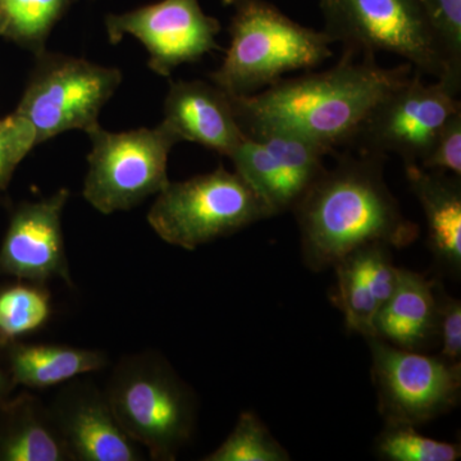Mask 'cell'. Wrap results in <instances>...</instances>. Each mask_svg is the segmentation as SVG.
Masks as SVG:
<instances>
[{"label": "cell", "instance_id": "obj_3", "mask_svg": "<svg viewBox=\"0 0 461 461\" xmlns=\"http://www.w3.org/2000/svg\"><path fill=\"white\" fill-rule=\"evenodd\" d=\"M104 393L121 429L151 460L177 459L195 435L198 397L157 351L123 357Z\"/></svg>", "mask_w": 461, "mask_h": 461}, {"label": "cell", "instance_id": "obj_7", "mask_svg": "<svg viewBox=\"0 0 461 461\" xmlns=\"http://www.w3.org/2000/svg\"><path fill=\"white\" fill-rule=\"evenodd\" d=\"M122 78L115 67L45 50L35 56V66L14 112L32 124L38 145L71 130L87 133L100 126V112Z\"/></svg>", "mask_w": 461, "mask_h": 461}, {"label": "cell", "instance_id": "obj_4", "mask_svg": "<svg viewBox=\"0 0 461 461\" xmlns=\"http://www.w3.org/2000/svg\"><path fill=\"white\" fill-rule=\"evenodd\" d=\"M230 20V47L209 75L229 95H253L288 72L312 69L332 57V39L299 25L266 0H239Z\"/></svg>", "mask_w": 461, "mask_h": 461}, {"label": "cell", "instance_id": "obj_11", "mask_svg": "<svg viewBox=\"0 0 461 461\" xmlns=\"http://www.w3.org/2000/svg\"><path fill=\"white\" fill-rule=\"evenodd\" d=\"M105 30L111 44L131 35L149 53L148 67L168 77L177 67L195 63L220 50L221 23L203 11L199 0H160L153 5L108 14Z\"/></svg>", "mask_w": 461, "mask_h": 461}, {"label": "cell", "instance_id": "obj_32", "mask_svg": "<svg viewBox=\"0 0 461 461\" xmlns=\"http://www.w3.org/2000/svg\"><path fill=\"white\" fill-rule=\"evenodd\" d=\"M3 388H5V379H3L2 375H0V395H2Z\"/></svg>", "mask_w": 461, "mask_h": 461}, {"label": "cell", "instance_id": "obj_20", "mask_svg": "<svg viewBox=\"0 0 461 461\" xmlns=\"http://www.w3.org/2000/svg\"><path fill=\"white\" fill-rule=\"evenodd\" d=\"M75 0H0V36L39 54Z\"/></svg>", "mask_w": 461, "mask_h": 461}, {"label": "cell", "instance_id": "obj_18", "mask_svg": "<svg viewBox=\"0 0 461 461\" xmlns=\"http://www.w3.org/2000/svg\"><path fill=\"white\" fill-rule=\"evenodd\" d=\"M0 460L71 461L50 411L38 397L23 395L5 409Z\"/></svg>", "mask_w": 461, "mask_h": 461}, {"label": "cell", "instance_id": "obj_23", "mask_svg": "<svg viewBox=\"0 0 461 461\" xmlns=\"http://www.w3.org/2000/svg\"><path fill=\"white\" fill-rule=\"evenodd\" d=\"M204 461H288L290 454L253 411L240 414L235 429Z\"/></svg>", "mask_w": 461, "mask_h": 461}, {"label": "cell", "instance_id": "obj_28", "mask_svg": "<svg viewBox=\"0 0 461 461\" xmlns=\"http://www.w3.org/2000/svg\"><path fill=\"white\" fill-rule=\"evenodd\" d=\"M393 248L382 242H372L351 251L371 287L379 309L386 304L397 285L399 268L393 262Z\"/></svg>", "mask_w": 461, "mask_h": 461}, {"label": "cell", "instance_id": "obj_22", "mask_svg": "<svg viewBox=\"0 0 461 461\" xmlns=\"http://www.w3.org/2000/svg\"><path fill=\"white\" fill-rule=\"evenodd\" d=\"M333 268L338 285L332 295V304L344 314L346 329L366 339L375 338L379 306L357 260L348 254Z\"/></svg>", "mask_w": 461, "mask_h": 461}, {"label": "cell", "instance_id": "obj_31", "mask_svg": "<svg viewBox=\"0 0 461 461\" xmlns=\"http://www.w3.org/2000/svg\"><path fill=\"white\" fill-rule=\"evenodd\" d=\"M239 0H222L223 5H235L236 3H238Z\"/></svg>", "mask_w": 461, "mask_h": 461}, {"label": "cell", "instance_id": "obj_5", "mask_svg": "<svg viewBox=\"0 0 461 461\" xmlns=\"http://www.w3.org/2000/svg\"><path fill=\"white\" fill-rule=\"evenodd\" d=\"M275 217L257 191L222 165L186 181L169 182L157 195L148 223L167 244L193 251Z\"/></svg>", "mask_w": 461, "mask_h": 461}, {"label": "cell", "instance_id": "obj_16", "mask_svg": "<svg viewBox=\"0 0 461 461\" xmlns=\"http://www.w3.org/2000/svg\"><path fill=\"white\" fill-rule=\"evenodd\" d=\"M438 290L426 276L399 268L397 285L375 318V338L405 350L429 348L437 336Z\"/></svg>", "mask_w": 461, "mask_h": 461}, {"label": "cell", "instance_id": "obj_27", "mask_svg": "<svg viewBox=\"0 0 461 461\" xmlns=\"http://www.w3.org/2000/svg\"><path fill=\"white\" fill-rule=\"evenodd\" d=\"M35 147V130L23 115L14 112L0 118V191L7 190L17 167Z\"/></svg>", "mask_w": 461, "mask_h": 461}, {"label": "cell", "instance_id": "obj_17", "mask_svg": "<svg viewBox=\"0 0 461 461\" xmlns=\"http://www.w3.org/2000/svg\"><path fill=\"white\" fill-rule=\"evenodd\" d=\"M104 351L57 344H9V368L16 384L45 390L107 366Z\"/></svg>", "mask_w": 461, "mask_h": 461}, {"label": "cell", "instance_id": "obj_30", "mask_svg": "<svg viewBox=\"0 0 461 461\" xmlns=\"http://www.w3.org/2000/svg\"><path fill=\"white\" fill-rule=\"evenodd\" d=\"M437 336L441 342L439 357L450 362L461 357V302L438 290V321Z\"/></svg>", "mask_w": 461, "mask_h": 461}, {"label": "cell", "instance_id": "obj_25", "mask_svg": "<svg viewBox=\"0 0 461 461\" xmlns=\"http://www.w3.org/2000/svg\"><path fill=\"white\" fill-rule=\"evenodd\" d=\"M230 159L235 172L257 191L258 195L268 204L273 214L287 212L280 171L266 147L256 139L245 136Z\"/></svg>", "mask_w": 461, "mask_h": 461}, {"label": "cell", "instance_id": "obj_12", "mask_svg": "<svg viewBox=\"0 0 461 461\" xmlns=\"http://www.w3.org/2000/svg\"><path fill=\"white\" fill-rule=\"evenodd\" d=\"M68 199L69 190L62 187L50 198L14 209L0 248V275L44 285L60 278L72 286L62 230Z\"/></svg>", "mask_w": 461, "mask_h": 461}, {"label": "cell", "instance_id": "obj_1", "mask_svg": "<svg viewBox=\"0 0 461 461\" xmlns=\"http://www.w3.org/2000/svg\"><path fill=\"white\" fill-rule=\"evenodd\" d=\"M345 50L338 65L327 71L281 78L253 95H230L245 135L267 130L295 133L327 154L357 142L379 100L411 75L405 65L384 68L375 54Z\"/></svg>", "mask_w": 461, "mask_h": 461}, {"label": "cell", "instance_id": "obj_13", "mask_svg": "<svg viewBox=\"0 0 461 461\" xmlns=\"http://www.w3.org/2000/svg\"><path fill=\"white\" fill-rule=\"evenodd\" d=\"M50 411L71 461H140L141 447L115 420L104 390L89 379L63 384Z\"/></svg>", "mask_w": 461, "mask_h": 461}, {"label": "cell", "instance_id": "obj_6", "mask_svg": "<svg viewBox=\"0 0 461 461\" xmlns=\"http://www.w3.org/2000/svg\"><path fill=\"white\" fill-rule=\"evenodd\" d=\"M323 32L345 50L403 58L420 74L435 76L460 91L420 0H321Z\"/></svg>", "mask_w": 461, "mask_h": 461}, {"label": "cell", "instance_id": "obj_14", "mask_svg": "<svg viewBox=\"0 0 461 461\" xmlns=\"http://www.w3.org/2000/svg\"><path fill=\"white\" fill-rule=\"evenodd\" d=\"M162 123L178 142H196L229 158L247 136L240 127L229 94L204 81L169 84Z\"/></svg>", "mask_w": 461, "mask_h": 461}, {"label": "cell", "instance_id": "obj_15", "mask_svg": "<svg viewBox=\"0 0 461 461\" xmlns=\"http://www.w3.org/2000/svg\"><path fill=\"white\" fill-rule=\"evenodd\" d=\"M406 180L418 199L429 230V245L439 269L461 273V177L405 165Z\"/></svg>", "mask_w": 461, "mask_h": 461}, {"label": "cell", "instance_id": "obj_19", "mask_svg": "<svg viewBox=\"0 0 461 461\" xmlns=\"http://www.w3.org/2000/svg\"><path fill=\"white\" fill-rule=\"evenodd\" d=\"M249 138L262 142L271 153L280 171L287 211H293L297 200L326 171L323 158L329 154L314 142L287 131L267 130Z\"/></svg>", "mask_w": 461, "mask_h": 461}, {"label": "cell", "instance_id": "obj_26", "mask_svg": "<svg viewBox=\"0 0 461 461\" xmlns=\"http://www.w3.org/2000/svg\"><path fill=\"white\" fill-rule=\"evenodd\" d=\"M450 74L461 83V0H420Z\"/></svg>", "mask_w": 461, "mask_h": 461}, {"label": "cell", "instance_id": "obj_29", "mask_svg": "<svg viewBox=\"0 0 461 461\" xmlns=\"http://www.w3.org/2000/svg\"><path fill=\"white\" fill-rule=\"evenodd\" d=\"M420 166L461 177V111L446 121Z\"/></svg>", "mask_w": 461, "mask_h": 461}, {"label": "cell", "instance_id": "obj_8", "mask_svg": "<svg viewBox=\"0 0 461 461\" xmlns=\"http://www.w3.org/2000/svg\"><path fill=\"white\" fill-rule=\"evenodd\" d=\"M87 135L93 148L83 195L100 213L130 211L171 182L169 151L178 141L165 124L124 132L98 126Z\"/></svg>", "mask_w": 461, "mask_h": 461}, {"label": "cell", "instance_id": "obj_24", "mask_svg": "<svg viewBox=\"0 0 461 461\" xmlns=\"http://www.w3.org/2000/svg\"><path fill=\"white\" fill-rule=\"evenodd\" d=\"M375 450L388 461H456L461 456L460 444L429 438L409 424L384 423Z\"/></svg>", "mask_w": 461, "mask_h": 461}, {"label": "cell", "instance_id": "obj_21", "mask_svg": "<svg viewBox=\"0 0 461 461\" xmlns=\"http://www.w3.org/2000/svg\"><path fill=\"white\" fill-rule=\"evenodd\" d=\"M51 314L50 291L44 284L26 281L0 288V345L41 330Z\"/></svg>", "mask_w": 461, "mask_h": 461}, {"label": "cell", "instance_id": "obj_10", "mask_svg": "<svg viewBox=\"0 0 461 461\" xmlns=\"http://www.w3.org/2000/svg\"><path fill=\"white\" fill-rule=\"evenodd\" d=\"M459 93L446 81L424 84L417 71L379 100L357 141L368 153H393L403 165H420L446 121L461 111Z\"/></svg>", "mask_w": 461, "mask_h": 461}, {"label": "cell", "instance_id": "obj_9", "mask_svg": "<svg viewBox=\"0 0 461 461\" xmlns=\"http://www.w3.org/2000/svg\"><path fill=\"white\" fill-rule=\"evenodd\" d=\"M372 381L384 423L418 427L448 414L461 399V364L366 339Z\"/></svg>", "mask_w": 461, "mask_h": 461}, {"label": "cell", "instance_id": "obj_2", "mask_svg": "<svg viewBox=\"0 0 461 461\" xmlns=\"http://www.w3.org/2000/svg\"><path fill=\"white\" fill-rule=\"evenodd\" d=\"M384 157L344 156L295 205L303 262L311 271L333 268L351 251L382 242L393 249L417 241L420 229L400 208L384 180Z\"/></svg>", "mask_w": 461, "mask_h": 461}]
</instances>
